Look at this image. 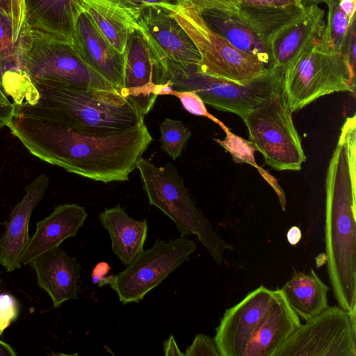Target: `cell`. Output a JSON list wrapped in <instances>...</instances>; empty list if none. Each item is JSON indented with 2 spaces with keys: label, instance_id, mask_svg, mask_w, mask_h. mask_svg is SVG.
Segmentation results:
<instances>
[{
  "label": "cell",
  "instance_id": "obj_35",
  "mask_svg": "<svg viewBox=\"0 0 356 356\" xmlns=\"http://www.w3.org/2000/svg\"><path fill=\"white\" fill-rule=\"evenodd\" d=\"M355 21L350 25L346 42L344 44L343 54L346 57L351 67L355 70V46H356V31Z\"/></svg>",
  "mask_w": 356,
  "mask_h": 356
},
{
  "label": "cell",
  "instance_id": "obj_6",
  "mask_svg": "<svg viewBox=\"0 0 356 356\" xmlns=\"http://www.w3.org/2000/svg\"><path fill=\"white\" fill-rule=\"evenodd\" d=\"M136 168L149 204L174 222L181 237L195 235L216 263L220 265L224 251L234 247L218 235L196 207L176 168L170 164L157 167L143 157L137 161Z\"/></svg>",
  "mask_w": 356,
  "mask_h": 356
},
{
  "label": "cell",
  "instance_id": "obj_14",
  "mask_svg": "<svg viewBox=\"0 0 356 356\" xmlns=\"http://www.w3.org/2000/svg\"><path fill=\"white\" fill-rule=\"evenodd\" d=\"M277 290L261 285L225 310L214 337L221 356H242L250 339L274 302Z\"/></svg>",
  "mask_w": 356,
  "mask_h": 356
},
{
  "label": "cell",
  "instance_id": "obj_2",
  "mask_svg": "<svg viewBox=\"0 0 356 356\" xmlns=\"http://www.w3.org/2000/svg\"><path fill=\"white\" fill-rule=\"evenodd\" d=\"M327 169L325 243L327 273L339 307L356 310V131L342 126Z\"/></svg>",
  "mask_w": 356,
  "mask_h": 356
},
{
  "label": "cell",
  "instance_id": "obj_26",
  "mask_svg": "<svg viewBox=\"0 0 356 356\" xmlns=\"http://www.w3.org/2000/svg\"><path fill=\"white\" fill-rule=\"evenodd\" d=\"M325 28V13L318 4L307 6L303 17L273 43L274 68L284 69L296 54Z\"/></svg>",
  "mask_w": 356,
  "mask_h": 356
},
{
  "label": "cell",
  "instance_id": "obj_38",
  "mask_svg": "<svg viewBox=\"0 0 356 356\" xmlns=\"http://www.w3.org/2000/svg\"><path fill=\"white\" fill-rule=\"evenodd\" d=\"M163 350L165 356H184V353H181L172 334L169 336L168 339L163 342Z\"/></svg>",
  "mask_w": 356,
  "mask_h": 356
},
{
  "label": "cell",
  "instance_id": "obj_47",
  "mask_svg": "<svg viewBox=\"0 0 356 356\" xmlns=\"http://www.w3.org/2000/svg\"><path fill=\"white\" fill-rule=\"evenodd\" d=\"M340 0H325L324 3L326 4V6L330 5V4H338Z\"/></svg>",
  "mask_w": 356,
  "mask_h": 356
},
{
  "label": "cell",
  "instance_id": "obj_41",
  "mask_svg": "<svg viewBox=\"0 0 356 356\" xmlns=\"http://www.w3.org/2000/svg\"><path fill=\"white\" fill-rule=\"evenodd\" d=\"M338 5L350 19H355L356 0H340Z\"/></svg>",
  "mask_w": 356,
  "mask_h": 356
},
{
  "label": "cell",
  "instance_id": "obj_48",
  "mask_svg": "<svg viewBox=\"0 0 356 356\" xmlns=\"http://www.w3.org/2000/svg\"><path fill=\"white\" fill-rule=\"evenodd\" d=\"M1 282V277H0V283Z\"/></svg>",
  "mask_w": 356,
  "mask_h": 356
},
{
  "label": "cell",
  "instance_id": "obj_31",
  "mask_svg": "<svg viewBox=\"0 0 356 356\" xmlns=\"http://www.w3.org/2000/svg\"><path fill=\"white\" fill-rule=\"evenodd\" d=\"M20 310V304L13 295L0 293V336L18 318Z\"/></svg>",
  "mask_w": 356,
  "mask_h": 356
},
{
  "label": "cell",
  "instance_id": "obj_27",
  "mask_svg": "<svg viewBox=\"0 0 356 356\" xmlns=\"http://www.w3.org/2000/svg\"><path fill=\"white\" fill-rule=\"evenodd\" d=\"M223 131L226 134L225 139L214 138V140L229 152L235 162L248 163L256 168L276 193L281 207L284 211L286 203L285 193L276 179L257 164L254 156V152L257 150V148L250 141L233 134L227 127Z\"/></svg>",
  "mask_w": 356,
  "mask_h": 356
},
{
  "label": "cell",
  "instance_id": "obj_43",
  "mask_svg": "<svg viewBox=\"0 0 356 356\" xmlns=\"http://www.w3.org/2000/svg\"><path fill=\"white\" fill-rule=\"evenodd\" d=\"M15 350L8 343L0 340V356H16Z\"/></svg>",
  "mask_w": 356,
  "mask_h": 356
},
{
  "label": "cell",
  "instance_id": "obj_33",
  "mask_svg": "<svg viewBox=\"0 0 356 356\" xmlns=\"http://www.w3.org/2000/svg\"><path fill=\"white\" fill-rule=\"evenodd\" d=\"M13 41L16 43L24 22V0H10Z\"/></svg>",
  "mask_w": 356,
  "mask_h": 356
},
{
  "label": "cell",
  "instance_id": "obj_16",
  "mask_svg": "<svg viewBox=\"0 0 356 356\" xmlns=\"http://www.w3.org/2000/svg\"><path fill=\"white\" fill-rule=\"evenodd\" d=\"M44 174L25 186L22 200L13 209L0 237V264L11 273L22 266L21 259L29 241V224L34 208L44 197L49 185Z\"/></svg>",
  "mask_w": 356,
  "mask_h": 356
},
{
  "label": "cell",
  "instance_id": "obj_21",
  "mask_svg": "<svg viewBox=\"0 0 356 356\" xmlns=\"http://www.w3.org/2000/svg\"><path fill=\"white\" fill-rule=\"evenodd\" d=\"M200 10L213 31L236 48L258 58L267 70L274 69L270 49L236 10L206 8Z\"/></svg>",
  "mask_w": 356,
  "mask_h": 356
},
{
  "label": "cell",
  "instance_id": "obj_46",
  "mask_svg": "<svg viewBox=\"0 0 356 356\" xmlns=\"http://www.w3.org/2000/svg\"><path fill=\"white\" fill-rule=\"evenodd\" d=\"M0 102L5 103H10L8 95L5 93L3 89L0 87Z\"/></svg>",
  "mask_w": 356,
  "mask_h": 356
},
{
  "label": "cell",
  "instance_id": "obj_10",
  "mask_svg": "<svg viewBox=\"0 0 356 356\" xmlns=\"http://www.w3.org/2000/svg\"><path fill=\"white\" fill-rule=\"evenodd\" d=\"M196 249V243L185 237L168 241L158 238L151 248L143 250L124 270L106 276L103 285H110L122 304L138 302L188 260Z\"/></svg>",
  "mask_w": 356,
  "mask_h": 356
},
{
  "label": "cell",
  "instance_id": "obj_4",
  "mask_svg": "<svg viewBox=\"0 0 356 356\" xmlns=\"http://www.w3.org/2000/svg\"><path fill=\"white\" fill-rule=\"evenodd\" d=\"M283 89L294 112L333 92L355 91V70L332 48L325 29L291 59L283 72Z\"/></svg>",
  "mask_w": 356,
  "mask_h": 356
},
{
  "label": "cell",
  "instance_id": "obj_34",
  "mask_svg": "<svg viewBox=\"0 0 356 356\" xmlns=\"http://www.w3.org/2000/svg\"><path fill=\"white\" fill-rule=\"evenodd\" d=\"M200 10L213 8L235 10L241 3V0H191Z\"/></svg>",
  "mask_w": 356,
  "mask_h": 356
},
{
  "label": "cell",
  "instance_id": "obj_37",
  "mask_svg": "<svg viewBox=\"0 0 356 356\" xmlns=\"http://www.w3.org/2000/svg\"><path fill=\"white\" fill-rule=\"evenodd\" d=\"M15 115L16 106L14 103L0 102V129L6 127Z\"/></svg>",
  "mask_w": 356,
  "mask_h": 356
},
{
  "label": "cell",
  "instance_id": "obj_30",
  "mask_svg": "<svg viewBox=\"0 0 356 356\" xmlns=\"http://www.w3.org/2000/svg\"><path fill=\"white\" fill-rule=\"evenodd\" d=\"M168 95L177 97L183 107L188 113L209 118L219 125L222 130L227 127L218 118L212 115L207 109L205 104L197 93L194 90H176L171 88Z\"/></svg>",
  "mask_w": 356,
  "mask_h": 356
},
{
  "label": "cell",
  "instance_id": "obj_11",
  "mask_svg": "<svg viewBox=\"0 0 356 356\" xmlns=\"http://www.w3.org/2000/svg\"><path fill=\"white\" fill-rule=\"evenodd\" d=\"M355 313L329 306L301 324L272 356H356Z\"/></svg>",
  "mask_w": 356,
  "mask_h": 356
},
{
  "label": "cell",
  "instance_id": "obj_23",
  "mask_svg": "<svg viewBox=\"0 0 356 356\" xmlns=\"http://www.w3.org/2000/svg\"><path fill=\"white\" fill-rule=\"evenodd\" d=\"M29 28L72 42L74 10L79 0H24Z\"/></svg>",
  "mask_w": 356,
  "mask_h": 356
},
{
  "label": "cell",
  "instance_id": "obj_8",
  "mask_svg": "<svg viewBox=\"0 0 356 356\" xmlns=\"http://www.w3.org/2000/svg\"><path fill=\"white\" fill-rule=\"evenodd\" d=\"M168 81L176 90H194L204 104L217 110L234 113L241 118L283 86L281 68L268 70L248 84L211 76L197 71V66L169 63Z\"/></svg>",
  "mask_w": 356,
  "mask_h": 356
},
{
  "label": "cell",
  "instance_id": "obj_12",
  "mask_svg": "<svg viewBox=\"0 0 356 356\" xmlns=\"http://www.w3.org/2000/svg\"><path fill=\"white\" fill-rule=\"evenodd\" d=\"M124 54V78L120 93L145 115L168 83V70L153 56L138 29L129 36Z\"/></svg>",
  "mask_w": 356,
  "mask_h": 356
},
{
  "label": "cell",
  "instance_id": "obj_1",
  "mask_svg": "<svg viewBox=\"0 0 356 356\" xmlns=\"http://www.w3.org/2000/svg\"><path fill=\"white\" fill-rule=\"evenodd\" d=\"M6 127L39 159L104 183L127 181L153 140L145 122L124 131L90 132L16 114Z\"/></svg>",
  "mask_w": 356,
  "mask_h": 356
},
{
  "label": "cell",
  "instance_id": "obj_40",
  "mask_svg": "<svg viewBox=\"0 0 356 356\" xmlns=\"http://www.w3.org/2000/svg\"><path fill=\"white\" fill-rule=\"evenodd\" d=\"M110 270L109 266L105 262H101L96 265L92 272L93 282L102 286L105 275Z\"/></svg>",
  "mask_w": 356,
  "mask_h": 356
},
{
  "label": "cell",
  "instance_id": "obj_32",
  "mask_svg": "<svg viewBox=\"0 0 356 356\" xmlns=\"http://www.w3.org/2000/svg\"><path fill=\"white\" fill-rule=\"evenodd\" d=\"M184 356H221L214 338L204 334L195 336Z\"/></svg>",
  "mask_w": 356,
  "mask_h": 356
},
{
  "label": "cell",
  "instance_id": "obj_13",
  "mask_svg": "<svg viewBox=\"0 0 356 356\" xmlns=\"http://www.w3.org/2000/svg\"><path fill=\"white\" fill-rule=\"evenodd\" d=\"M155 58L168 70L169 63L197 66L200 58L194 43L164 8H143L139 28Z\"/></svg>",
  "mask_w": 356,
  "mask_h": 356
},
{
  "label": "cell",
  "instance_id": "obj_42",
  "mask_svg": "<svg viewBox=\"0 0 356 356\" xmlns=\"http://www.w3.org/2000/svg\"><path fill=\"white\" fill-rule=\"evenodd\" d=\"M286 238L290 245H296L300 242L302 238L300 229L297 226L291 227L287 232Z\"/></svg>",
  "mask_w": 356,
  "mask_h": 356
},
{
  "label": "cell",
  "instance_id": "obj_19",
  "mask_svg": "<svg viewBox=\"0 0 356 356\" xmlns=\"http://www.w3.org/2000/svg\"><path fill=\"white\" fill-rule=\"evenodd\" d=\"M87 217L85 208L76 203L54 207L47 217L37 222L35 232L22 254V264H29L35 257L76 236Z\"/></svg>",
  "mask_w": 356,
  "mask_h": 356
},
{
  "label": "cell",
  "instance_id": "obj_25",
  "mask_svg": "<svg viewBox=\"0 0 356 356\" xmlns=\"http://www.w3.org/2000/svg\"><path fill=\"white\" fill-rule=\"evenodd\" d=\"M280 289L292 309L305 321L329 307L330 288L313 268L309 273H295Z\"/></svg>",
  "mask_w": 356,
  "mask_h": 356
},
{
  "label": "cell",
  "instance_id": "obj_20",
  "mask_svg": "<svg viewBox=\"0 0 356 356\" xmlns=\"http://www.w3.org/2000/svg\"><path fill=\"white\" fill-rule=\"evenodd\" d=\"M258 327L250 339L242 356H272L302 324L280 289Z\"/></svg>",
  "mask_w": 356,
  "mask_h": 356
},
{
  "label": "cell",
  "instance_id": "obj_39",
  "mask_svg": "<svg viewBox=\"0 0 356 356\" xmlns=\"http://www.w3.org/2000/svg\"><path fill=\"white\" fill-rule=\"evenodd\" d=\"M128 3L134 5L136 6H139L141 8H144L149 6H164L166 5H170L175 3L177 0H125Z\"/></svg>",
  "mask_w": 356,
  "mask_h": 356
},
{
  "label": "cell",
  "instance_id": "obj_29",
  "mask_svg": "<svg viewBox=\"0 0 356 356\" xmlns=\"http://www.w3.org/2000/svg\"><path fill=\"white\" fill-rule=\"evenodd\" d=\"M327 6L325 18V37L330 46L343 54V50L349 28L355 19H350L338 4Z\"/></svg>",
  "mask_w": 356,
  "mask_h": 356
},
{
  "label": "cell",
  "instance_id": "obj_5",
  "mask_svg": "<svg viewBox=\"0 0 356 356\" xmlns=\"http://www.w3.org/2000/svg\"><path fill=\"white\" fill-rule=\"evenodd\" d=\"M16 47L19 63L33 83L54 81L88 89L117 90L82 59L72 41L24 24Z\"/></svg>",
  "mask_w": 356,
  "mask_h": 356
},
{
  "label": "cell",
  "instance_id": "obj_17",
  "mask_svg": "<svg viewBox=\"0 0 356 356\" xmlns=\"http://www.w3.org/2000/svg\"><path fill=\"white\" fill-rule=\"evenodd\" d=\"M29 265L35 270L38 285L51 298L54 307L72 299H78L81 264L58 248L33 259Z\"/></svg>",
  "mask_w": 356,
  "mask_h": 356
},
{
  "label": "cell",
  "instance_id": "obj_7",
  "mask_svg": "<svg viewBox=\"0 0 356 356\" xmlns=\"http://www.w3.org/2000/svg\"><path fill=\"white\" fill-rule=\"evenodd\" d=\"M165 8L190 37L200 55L198 72L246 85L267 70L256 57L234 47L213 31L191 0H177Z\"/></svg>",
  "mask_w": 356,
  "mask_h": 356
},
{
  "label": "cell",
  "instance_id": "obj_9",
  "mask_svg": "<svg viewBox=\"0 0 356 356\" xmlns=\"http://www.w3.org/2000/svg\"><path fill=\"white\" fill-rule=\"evenodd\" d=\"M283 86L242 118L250 142L277 170H296L306 161Z\"/></svg>",
  "mask_w": 356,
  "mask_h": 356
},
{
  "label": "cell",
  "instance_id": "obj_3",
  "mask_svg": "<svg viewBox=\"0 0 356 356\" xmlns=\"http://www.w3.org/2000/svg\"><path fill=\"white\" fill-rule=\"evenodd\" d=\"M38 92L33 104L16 106V114L78 131L112 132L144 122L145 115L117 90L88 89L54 81L33 83Z\"/></svg>",
  "mask_w": 356,
  "mask_h": 356
},
{
  "label": "cell",
  "instance_id": "obj_28",
  "mask_svg": "<svg viewBox=\"0 0 356 356\" xmlns=\"http://www.w3.org/2000/svg\"><path fill=\"white\" fill-rule=\"evenodd\" d=\"M162 149L173 160L182 154L191 131L181 120L165 118L160 124Z\"/></svg>",
  "mask_w": 356,
  "mask_h": 356
},
{
  "label": "cell",
  "instance_id": "obj_44",
  "mask_svg": "<svg viewBox=\"0 0 356 356\" xmlns=\"http://www.w3.org/2000/svg\"><path fill=\"white\" fill-rule=\"evenodd\" d=\"M0 10L11 17L10 0H0Z\"/></svg>",
  "mask_w": 356,
  "mask_h": 356
},
{
  "label": "cell",
  "instance_id": "obj_45",
  "mask_svg": "<svg viewBox=\"0 0 356 356\" xmlns=\"http://www.w3.org/2000/svg\"><path fill=\"white\" fill-rule=\"evenodd\" d=\"M300 1L303 5L308 6L311 4L324 3L325 0H300Z\"/></svg>",
  "mask_w": 356,
  "mask_h": 356
},
{
  "label": "cell",
  "instance_id": "obj_18",
  "mask_svg": "<svg viewBox=\"0 0 356 356\" xmlns=\"http://www.w3.org/2000/svg\"><path fill=\"white\" fill-rule=\"evenodd\" d=\"M81 8L93 20L115 49L124 54L131 34L139 28L143 8L125 0H79Z\"/></svg>",
  "mask_w": 356,
  "mask_h": 356
},
{
  "label": "cell",
  "instance_id": "obj_24",
  "mask_svg": "<svg viewBox=\"0 0 356 356\" xmlns=\"http://www.w3.org/2000/svg\"><path fill=\"white\" fill-rule=\"evenodd\" d=\"M307 9V6L305 5L255 6L241 3L236 10L252 28L271 52L275 41L298 22Z\"/></svg>",
  "mask_w": 356,
  "mask_h": 356
},
{
  "label": "cell",
  "instance_id": "obj_22",
  "mask_svg": "<svg viewBox=\"0 0 356 356\" xmlns=\"http://www.w3.org/2000/svg\"><path fill=\"white\" fill-rule=\"evenodd\" d=\"M99 220L111 236L113 252L124 265H129L144 250L147 236V220L131 218L120 205L106 208Z\"/></svg>",
  "mask_w": 356,
  "mask_h": 356
},
{
  "label": "cell",
  "instance_id": "obj_36",
  "mask_svg": "<svg viewBox=\"0 0 356 356\" xmlns=\"http://www.w3.org/2000/svg\"><path fill=\"white\" fill-rule=\"evenodd\" d=\"M242 3L255 6H288L303 5L300 0H241Z\"/></svg>",
  "mask_w": 356,
  "mask_h": 356
},
{
  "label": "cell",
  "instance_id": "obj_15",
  "mask_svg": "<svg viewBox=\"0 0 356 356\" xmlns=\"http://www.w3.org/2000/svg\"><path fill=\"white\" fill-rule=\"evenodd\" d=\"M73 44L82 59L120 92L123 84L124 54L118 52L80 6L74 10Z\"/></svg>",
  "mask_w": 356,
  "mask_h": 356
}]
</instances>
